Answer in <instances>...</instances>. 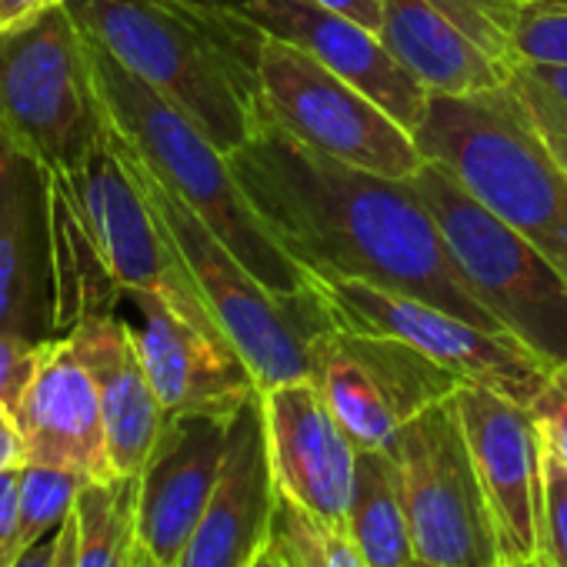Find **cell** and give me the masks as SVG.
<instances>
[{
  "label": "cell",
  "instance_id": "obj_24",
  "mask_svg": "<svg viewBox=\"0 0 567 567\" xmlns=\"http://www.w3.org/2000/svg\"><path fill=\"white\" fill-rule=\"evenodd\" d=\"M348 530L371 567H408L414 560L398 461L384 451H358Z\"/></svg>",
  "mask_w": 567,
  "mask_h": 567
},
{
  "label": "cell",
  "instance_id": "obj_4",
  "mask_svg": "<svg viewBox=\"0 0 567 567\" xmlns=\"http://www.w3.org/2000/svg\"><path fill=\"white\" fill-rule=\"evenodd\" d=\"M414 141L567 280V171L537 137L511 87L431 97Z\"/></svg>",
  "mask_w": 567,
  "mask_h": 567
},
{
  "label": "cell",
  "instance_id": "obj_23",
  "mask_svg": "<svg viewBox=\"0 0 567 567\" xmlns=\"http://www.w3.org/2000/svg\"><path fill=\"white\" fill-rule=\"evenodd\" d=\"M48 174V200H51V257H54V321L58 338L97 315H117V301L124 298L114 280L97 234L84 214V204L74 190L68 171Z\"/></svg>",
  "mask_w": 567,
  "mask_h": 567
},
{
  "label": "cell",
  "instance_id": "obj_13",
  "mask_svg": "<svg viewBox=\"0 0 567 567\" xmlns=\"http://www.w3.org/2000/svg\"><path fill=\"white\" fill-rule=\"evenodd\" d=\"M378 34L431 97L507 87L517 68L504 24L477 0H384Z\"/></svg>",
  "mask_w": 567,
  "mask_h": 567
},
{
  "label": "cell",
  "instance_id": "obj_29",
  "mask_svg": "<svg viewBox=\"0 0 567 567\" xmlns=\"http://www.w3.org/2000/svg\"><path fill=\"white\" fill-rule=\"evenodd\" d=\"M507 87L520 101L530 127L547 144V151L554 154V161L567 171V107L527 68H520V64L514 68V78H511Z\"/></svg>",
  "mask_w": 567,
  "mask_h": 567
},
{
  "label": "cell",
  "instance_id": "obj_32",
  "mask_svg": "<svg viewBox=\"0 0 567 567\" xmlns=\"http://www.w3.org/2000/svg\"><path fill=\"white\" fill-rule=\"evenodd\" d=\"M544 444L567 464V368H557L530 404Z\"/></svg>",
  "mask_w": 567,
  "mask_h": 567
},
{
  "label": "cell",
  "instance_id": "obj_30",
  "mask_svg": "<svg viewBox=\"0 0 567 567\" xmlns=\"http://www.w3.org/2000/svg\"><path fill=\"white\" fill-rule=\"evenodd\" d=\"M544 441V437H540ZM540 554L554 567H567V464L544 444V517Z\"/></svg>",
  "mask_w": 567,
  "mask_h": 567
},
{
  "label": "cell",
  "instance_id": "obj_21",
  "mask_svg": "<svg viewBox=\"0 0 567 567\" xmlns=\"http://www.w3.org/2000/svg\"><path fill=\"white\" fill-rule=\"evenodd\" d=\"M14 414L31 464L68 467L87 481L117 477L94 378L68 338L44 341L38 371Z\"/></svg>",
  "mask_w": 567,
  "mask_h": 567
},
{
  "label": "cell",
  "instance_id": "obj_22",
  "mask_svg": "<svg viewBox=\"0 0 567 567\" xmlns=\"http://www.w3.org/2000/svg\"><path fill=\"white\" fill-rule=\"evenodd\" d=\"M64 338L94 378L117 477H137L167 421L144 368L137 331L117 315H97L71 328Z\"/></svg>",
  "mask_w": 567,
  "mask_h": 567
},
{
  "label": "cell",
  "instance_id": "obj_12",
  "mask_svg": "<svg viewBox=\"0 0 567 567\" xmlns=\"http://www.w3.org/2000/svg\"><path fill=\"white\" fill-rule=\"evenodd\" d=\"M68 174L121 291L127 298L151 295L171 311H177L184 321L204 331H220L194 288L184 257L154 217L134 174L121 161L111 137V124L101 147Z\"/></svg>",
  "mask_w": 567,
  "mask_h": 567
},
{
  "label": "cell",
  "instance_id": "obj_41",
  "mask_svg": "<svg viewBox=\"0 0 567 567\" xmlns=\"http://www.w3.org/2000/svg\"><path fill=\"white\" fill-rule=\"evenodd\" d=\"M190 4H207V8H247V0H190Z\"/></svg>",
  "mask_w": 567,
  "mask_h": 567
},
{
  "label": "cell",
  "instance_id": "obj_34",
  "mask_svg": "<svg viewBox=\"0 0 567 567\" xmlns=\"http://www.w3.org/2000/svg\"><path fill=\"white\" fill-rule=\"evenodd\" d=\"M24 464H28V444H24L18 414H14V408L0 404V474L21 471Z\"/></svg>",
  "mask_w": 567,
  "mask_h": 567
},
{
  "label": "cell",
  "instance_id": "obj_42",
  "mask_svg": "<svg viewBox=\"0 0 567 567\" xmlns=\"http://www.w3.org/2000/svg\"><path fill=\"white\" fill-rule=\"evenodd\" d=\"M507 567H554L544 554H537V557H530V560H520V564H507Z\"/></svg>",
  "mask_w": 567,
  "mask_h": 567
},
{
  "label": "cell",
  "instance_id": "obj_7",
  "mask_svg": "<svg viewBox=\"0 0 567 567\" xmlns=\"http://www.w3.org/2000/svg\"><path fill=\"white\" fill-rule=\"evenodd\" d=\"M0 137L44 171L81 167L107 137L87 38L68 4L0 34Z\"/></svg>",
  "mask_w": 567,
  "mask_h": 567
},
{
  "label": "cell",
  "instance_id": "obj_43",
  "mask_svg": "<svg viewBox=\"0 0 567 567\" xmlns=\"http://www.w3.org/2000/svg\"><path fill=\"white\" fill-rule=\"evenodd\" d=\"M254 567H280V560H277L270 550H264V554L257 557V564H254Z\"/></svg>",
  "mask_w": 567,
  "mask_h": 567
},
{
  "label": "cell",
  "instance_id": "obj_39",
  "mask_svg": "<svg viewBox=\"0 0 567 567\" xmlns=\"http://www.w3.org/2000/svg\"><path fill=\"white\" fill-rule=\"evenodd\" d=\"M74 550H78V524L74 517L61 530V547H58V567H74Z\"/></svg>",
  "mask_w": 567,
  "mask_h": 567
},
{
  "label": "cell",
  "instance_id": "obj_36",
  "mask_svg": "<svg viewBox=\"0 0 567 567\" xmlns=\"http://www.w3.org/2000/svg\"><path fill=\"white\" fill-rule=\"evenodd\" d=\"M308 4H318V8H328V11H338L371 31L381 28V18H384V0H308Z\"/></svg>",
  "mask_w": 567,
  "mask_h": 567
},
{
  "label": "cell",
  "instance_id": "obj_37",
  "mask_svg": "<svg viewBox=\"0 0 567 567\" xmlns=\"http://www.w3.org/2000/svg\"><path fill=\"white\" fill-rule=\"evenodd\" d=\"M520 68H527L567 107V68L564 64H520Z\"/></svg>",
  "mask_w": 567,
  "mask_h": 567
},
{
  "label": "cell",
  "instance_id": "obj_40",
  "mask_svg": "<svg viewBox=\"0 0 567 567\" xmlns=\"http://www.w3.org/2000/svg\"><path fill=\"white\" fill-rule=\"evenodd\" d=\"M481 4L504 24V31L511 28V21H514V11H517V4L520 0H481Z\"/></svg>",
  "mask_w": 567,
  "mask_h": 567
},
{
  "label": "cell",
  "instance_id": "obj_26",
  "mask_svg": "<svg viewBox=\"0 0 567 567\" xmlns=\"http://www.w3.org/2000/svg\"><path fill=\"white\" fill-rule=\"evenodd\" d=\"M267 550L280 567H371L348 524H334L291 497H277Z\"/></svg>",
  "mask_w": 567,
  "mask_h": 567
},
{
  "label": "cell",
  "instance_id": "obj_38",
  "mask_svg": "<svg viewBox=\"0 0 567 567\" xmlns=\"http://www.w3.org/2000/svg\"><path fill=\"white\" fill-rule=\"evenodd\" d=\"M58 547H61V534H51L38 540L34 547H28L14 567H58Z\"/></svg>",
  "mask_w": 567,
  "mask_h": 567
},
{
  "label": "cell",
  "instance_id": "obj_25",
  "mask_svg": "<svg viewBox=\"0 0 567 567\" xmlns=\"http://www.w3.org/2000/svg\"><path fill=\"white\" fill-rule=\"evenodd\" d=\"M74 567H134L137 477L87 481L78 507Z\"/></svg>",
  "mask_w": 567,
  "mask_h": 567
},
{
  "label": "cell",
  "instance_id": "obj_10",
  "mask_svg": "<svg viewBox=\"0 0 567 567\" xmlns=\"http://www.w3.org/2000/svg\"><path fill=\"white\" fill-rule=\"evenodd\" d=\"M311 378L354 447L384 454L404 424L464 384L401 338L338 321L311 341Z\"/></svg>",
  "mask_w": 567,
  "mask_h": 567
},
{
  "label": "cell",
  "instance_id": "obj_45",
  "mask_svg": "<svg viewBox=\"0 0 567 567\" xmlns=\"http://www.w3.org/2000/svg\"><path fill=\"white\" fill-rule=\"evenodd\" d=\"M544 4H567V0H544Z\"/></svg>",
  "mask_w": 567,
  "mask_h": 567
},
{
  "label": "cell",
  "instance_id": "obj_14",
  "mask_svg": "<svg viewBox=\"0 0 567 567\" xmlns=\"http://www.w3.org/2000/svg\"><path fill=\"white\" fill-rule=\"evenodd\" d=\"M451 401L494 517L504 567L537 557L544 517V441L530 408L477 384H461Z\"/></svg>",
  "mask_w": 567,
  "mask_h": 567
},
{
  "label": "cell",
  "instance_id": "obj_33",
  "mask_svg": "<svg viewBox=\"0 0 567 567\" xmlns=\"http://www.w3.org/2000/svg\"><path fill=\"white\" fill-rule=\"evenodd\" d=\"M18 474H0V567H14L21 550V520H18Z\"/></svg>",
  "mask_w": 567,
  "mask_h": 567
},
{
  "label": "cell",
  "instance_id": "obj_17",
  "mask_svg": "<svg viewBox=\"0 0 567 567\" xmlns=\"http://www.w3.org/2000/svg\"><path fill=\"white\" fill-rule=\"evenodd\" d=\"M0 334L58 338L48 174L0 137Z\"/></svg>",
  "mask_w": 567,
  "mask_h": 567
},
{
  "label": "cell",
  "instance_id": "obj_44",
  "mask_svg": "<svg viewBox=\"0 0 567 567\" xmlns=\"http://www.w3.org/2000/svg\"><path fill=\"white\" fill-rule=\"evenodd\" d=\"M408 567H441V564H431V560H421V557H414V560H408Z\"/></svg>",
  "mask_w": 567,
  "mask_h": 567
},
{
  "label": "cell",
  "instance_id": "obj_3",
  "mask_svg": "<svg viewBox=\"0 0 567 567\" xmlns=\"http://www.w3.org/2000/svg\"><path fill=\"white\" fill-rule=\"evenodd\" d=\"M87 38V34H84ZM94 84L121 141L267 284L288 301H311L315 277L277 244L250 207L230 154H224L184 111L154 94L87 38Z\"/></svg>",
  "mask_w": 567,
  "mask_h": 567
},
{
  "label": "cell",
  "instance_id": "obj_8",
  "mask_svg": "<svg viewBox=\"0 0 567 567\" xmlns=\"http://www.w3.org/2000/svg\"><path fill=\"white\" fill-rule=\"evenodd\" d=\"M260 97L280 131L341 164L411 181L427 161L414 131L374 97L318 64L308 51L270 34L260 48Z\"/></svg>",
  "mask_w": 567,
  "mask_h": 567
},
{
  "label": "cell",
  "instance_id": "obj_18",
  "mask_svg": "<svg viewBox=\"0 0 567 567\" xmlns=\"http://www.w3.org/2000/svg\"><path fill=\"white\" fill-rule=\"evenodd\" d=\"M277 481L260 391L234 414L227 454L181 567H254L270 544Z\"/></svg>",
  "mask_w": 567,
  "mask_h": 567
},
{
  "label": "cell",
  "instance_id": "obj_1",
  "mask_svg": "<svg viewBox=\"0 0 567 567\" xmlns=\"http://www.w3.org/2000/svg\"><path fill=\"white\" fill-rule=\"evenodd\" d=\"M230 167L264 227L311 277H358L501 331L454 270L411 181L318 154L270 117Z\"/></svg>",
  "mask_w": 567,
  "mask_h": 567
},
{
  "label": "cell",
  "instance_id": "obj_28",
  "mask_svg": "<svg viewBox=\"0 0 567 567\" xmlns=\"http://www.w3.org/2000/svg\"><path fill=\"white\" fill-rule=\"evenodd\" d=\"M517 64H564L567 68V4L520 0L507 28Z\"/></svg>",
  "mask_w": 567,
  "mask_h": 567
},
{
  "label": "cell",
  "instance_id": "obj_2",
  "mask_svg": "<svg viewBox=\"0 0 567 567\" xmlns=\"http://www.w3.org/2000/svg\"><path fill=\"white\" fill-rule=\"evenodd\" d=\"M64 4L91 41L184 111L224 154H234L264 127L260 48L267 34L247 11L190 0Z\"/></svg>",
  "mask_w": 567,
  "mask_h": 567
},
{
  "label": "cell",
  "instance_id": "obj_31",
  "mask_svg": "<svg viewBox=\"0 0 567 567\" xmlns=\"http://www.w3.org/2000/svg\"><path fill=\"white\" fill-rule=\"evenodd\" d=\"M44 341H28L18 334H0V404L18 408L41 361Z\"/></svg>",
  "mask_w": 567,
  "mask_h": 567
},
{
  "label": "cell",
  "instance_id": "obj_15",
  "mask_svg": "<svg viewBox=\"0 0 567 567\" xmlns=\"http://www.w3.org/2000/svg\"><path fill=\"white\" fill-rule=\"evenodd\" d=\"M234 417L174 414L137 474L134 567H181L214 494Z\"/></svg>",
  "mask_w": 567,
  "mask_h": 567
},
{
  "label": "cell",
  "instance_id": "obj_27",
  "mask_svg": "<svg viewBox=\"0 0 567 567\" xmlns=\"http://www.w3.org/2000/svg\"><path fill=\"white\" fill-rule=\"evenodd\" d=\"M84 484H87V477L78 471H68V467L31 464V461L21 467V474H18L21 550L64 530V524L74 517Z\"/></svg>",
  "mask_w": 567,
  "mask_h": 567
},
{
  "label": "cell",
  "instance_id": "obj_6",
  "mask_svg": "<svg viewBox=\"0 0 567 567\" xmlns=\"http://www.w3.org/2000/svg\"><path fill=\"white\" fill-rule=\"evenodd\" d=\"M444 250L491 321L547 371L567 368V280L511 224L434 161L411 177Z\"/></svg>",
  "mask_w": 567,
  "mask_h": 567
},
{
  "label": "cell",
  "instance_id": "obj_16",
  "mask_svg": "<svg viewBox=\"0 0 567 567\" xmlns=\"http://www.w3.org/2000/svg\"><path fill=\"white\" fill-rule=\"evenodd\" d=\"M260 401L277 491L334 524H348L358 447L315 378L260 391Z\"/></svg>",
  "mask_w": 567,
  "mask_h": 567
},
{
  "label": "cell",
  "instance_id": "obj_9",
  "mask_svg": "<svg viewBox=\"0 0 567 567\" xmlns=\"http://www.w3.org/2000/svg\"><path fill=\"white\" fill-rule=\"evenodd\" d=\"M391 457L401 471L414 557L441 567H504L494 517L451 398L404 424Z\"/></svg>",
  "mask_w": 567,
  "mask_h": 567
},
{
  "label": "cell",
  "instance_id": "obj_20",
  "mask_svg": "<svg viewBox=\"0 0 567 567\" xmlns=\"http://www.w3.org/2000/svg\"><path fill=\"white\" fill-rule=\"evenodd\" d=\"M244 11L264 34L308 51L318 64L374 97L408 131L421 127L431 94L398 64L378 31L308 0H247Z\"/></svg>",
  "mask_w": 567,
  "mask_h": 567
},
{
  "label": "cell",
  "instance_id": "obj_5",
  "mask_svg": "<svg viewBox=\"0 0 567 567\" xmlns=\"http://www.w3.org/2000/svg\"><path fill=\"white\" fill-rule=\"evenodd\" d=\"M111 124V121H107ZM114 147L134 174L144 200L167 230L171 244L187 264L200 301L207 305L220 334L250 368L260 391L311 378V341L331 328V315L318 295L311 301H288L267 284L121 141L111 127Z\"/></svg>",
  "mask_w": 567,
  "mask_h": 567
},
{
  "label": "cell",
  "instance_id": "obj_11",
  "mask_svg": "<svg viewBox=\"0 0 567 567\" xmlns=\"http://www.w3.org/2000/svg\"><path fill=\"white\" fill-rule=\"evenodd\" d=\"M315 288L331 321L401 338L434 364L457 374L464 384L497 391L524 408L534 404L554 374L514 338L481 328L414 295L388 291L358 277H315Z\"/></svg>",
  "mask_w": 567,
  "mask_h": 567
},
{
  "label": "cell",
  "instance_id": "obj_19",
  "mask_svg": "<svg viewBox=\"0 0 567 567\" xmlns=\"http://www.w3.org/2000/svg\"><path fill=\"white\" fill-rule=\"evenodd\" d=\"M141 311L137 348L167 417L220 414L234 417L260 388L220 331H204L151 295L131 298Z\"/></svg>",
  "mask_w": 567,
  "mask_h": 567
},
{
  "label": "cell",
  "instance_id": "obj_35",
  "mask_svg": "<svg viewBox=\"0 0 567 567\" xmlns=\"http://www.w3.org/2000/svg\"><path fill=\"white\" fill-rule=\"evenodd\" d=\"M64 0H0V34L14 31L21 24H31L34 18L61 8Z\"/></svg>",
  "mask_w": 567,
  "mask_h": 567
},
{
  "label": "cell",
  "instance_id": "obj_46",
  "mask_svg": "<svg viewBox=\"0 0 567 567\" xmlns=\"http://www.w3.org/2000/svg\"><path fill=\"white\" fill-rule=\"evenodd\" d=\"M477 4H481V0H477ZM481 8H484V4H481Z\"/></svg>",
  "mask_w": 567,
  "mask_h": 567
}]
</instances>
